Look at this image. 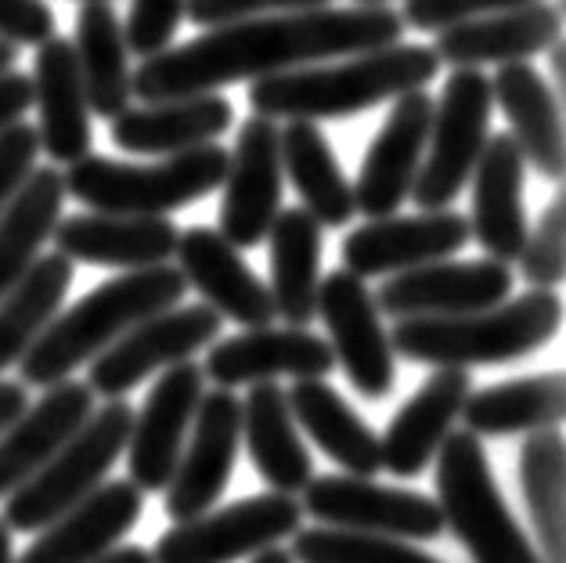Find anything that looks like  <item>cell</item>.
Returning <instances> with one entry per match:
<instances>
[{"instance_id":"obj_13","label":"cell","mask_w":566,"mask_h":563,"mask_svg":"<svg viewBox=\"0 0 566 563\" xmlns=\"http://www.w3.org/2000/svg\"><path fill=\"white\" fill-rule=\"evenodd\" d=\"M242 448V402L224 387L202 390L188 441L167 484V517L174 524L210 513L224 496Z\"/></svg>"},{"instance_id":"obj_4","label":"cell","mask_w":566,"mask_h":563,"mask_svg":"<svg viewBox=\"0 0 566 563\" xmlns=\"http://www.w3.org/2000/svg\"><path fill=\"white\" fill-rule=\"evenodd\" d=\"M563 325L556 290H531L488 311L451 319H397L390 347L400 358L433 368L505 365L542 351Z\"/></svg>"},{"instance_id":"obj_52","label":"cell","mask_w":566,"mask_h":563,"mask_svg":"<svg viewBox=\"0 0 566 563\" xmlns=\"http://www.w3.org/2000/svg\"><path fill=\"white\" fill-rule=\"evenodd\" d=\"M0 563H15V553H11V528L0 520Z\"/></svg>"},{"instance_id":"obj_7","label":"cell","mask_w":566,"mask_h":563,"mask_svg":"<svg viewBox=\"0 0 566 563\" xmlns=\"http://www.w3.org/2000/svg\"><path fill=\"white\" fill-rule=\"evenodd\" d=\"M134 408L113 397L105 408H94L91 419L80 427L40 470L8 496L4 524L11 534H36L48 528L54 517L84 502L98 484H105L108 470L127 451Z\"/></svg>"},{"instance_id":"obj_8","label":"cell","mask_w":566,"mask_h":563,"mask_svg":"<svg viewBox=\"0 0 566 563\" xmlns=\"http://www.w3.org/2000/svg\"><path fill=\"white\" fill-rule=\"evenodd\" d=\"M491 80L480 69H454L440 87L433 102L430 134H426V153L419 163L411 202L419 210H448L459 199L476 170V159L488 145L491 131Z\"/></svg>"},{"instance_id":"obj_49","label":"cell","mask_w":566,"mask_h":563,"mask_svg":"<svg viewBox=\"0 0 566 563\" xmlns=\"http://www.w3.org/2000/svg\"><path fill=\"white\" fill-rule=\"evenodd\" d=\"M94 563H156V560H151V553H148V549H142V545H116V549H108V553L98 556Z\"/></svg>"},{"instance_id":"obj_38","label":"cell","mask_w":566,"mask_h":563,"mask_svg":"<svg viewBox=\"0 0 566 563\" xmlns=\"http://www.w3.org/2000/svg\"><path fill=\"white\" fill-rule=\"evenodd\" d=\"M520 484L542 545L537 553L545 563H566V445L559 430L527 434L520 451Z\"/></svg>"},{"instance_id":"obj_47","label":"cell","mask_w":566,"mask_h":563,"mask_svg":"<svg viewBox=\"0 0 566 563\" xmlns=\"http://www.w3.org/2000/svg\"><path fill=\"white\" fill-rule=\"evenodd\" d=\"M25 405H30V397H25V383L0 379V434L22 416Z\"/></svg>"},{"instance_id":"obj_17","label":"cell","mask_w":566,"mask_h":563,"mask_svg":"<svg viewBox=\"0 0 566 563\" xmlns=\"http://www.w3.org/2000/svg\"><path fill=\"white\" fill-rule=\"evenodd\" d=\"M469 217L459 210H422L416 217H376L361 228H354L343 239V268L357 279H382V274L411 271L433 260H448L465 250Z\"/></svg>"},{"instance_id":"obj_24","label":"cell","mask_w":566,"mask_h":563,"mask_svg":"<svg viewBox=\"0 0 566 563\" xmlns=\"http://www.w3.org/2000/svg\"><path fill=\"white\" fill-rule=\"evenodd\" d=\"M473 213H469V236L483 253L502 264L520 260L527 242V206H523V181H527V159H523L513 134H494L476 159L473 170Z\"/></svg>"},{"instance_id":"obj_51","label":"cell","mask_w":566,"mask_h":563,"mask_svg":"<svg viewBox=\"0 0 566 563\" xmlns=\"http://www.w3.org/2000/svg\"><path fill=\"white\" fill-rule=\"evenodd\" d=\"M250 563H296V560H293V553H285L282 545H271V549H264V553L250 556Z\"/></svg>"},{"instance_id":"obj_30","label":"cell","mask_w":566,"mask_h":563,"mask_svg":"<svg viewBox=\"0 0 566 563\" xmlns=\"http://www.w3.org/2000/svg\"><path fill=\"white\" fill-rule=\"evenodd\" d=\"M242 445L264 484L282 496H300L314 477V459L303 445L300 427L289 411L285 387L274 379L253 383L242 402Z\"/></svg>"},{"instance_id":"obj_43","label":"cell","mask_w":566,"mask_h":563,"mask_svg":"<svg viewBox=\"0 0 566 563\" xmlns=\"http://www.w3.org/2000/svg\"><path fill=\"white\" fill-rule=\"evenodd\" d=\"M520 4H531V0H405L400 22L422 33H440L454 22L494 15V11H509Z\"/></svg>"},{"instance_id":"obj_23","label":"cell","mask_w":566,"mask_h":563,"mask_svg":"<svg viewBox=\"0 0 566 563\" xmlns=\"http://www.w3.org/2000/svg\"><path fill=\"white\" fill-rule=\"evenodd\" d=\"M54 250L76 264L94 268H156L170 264L177 250V228L170 217H137V213H76L54 225Z\"/></svg>"},{"instance_id":"obj_5","label":"cell","mask_w":566,"mask_h":563,"mask_svg":"<svg viewBox=\"0 0 566 563\" xmlns=\"http://www.w3.org/2000/svg\"><path fill=\"white\" fill-rule=\"evenodd\" d=\"M65 196L84 202L94 213H137V217H170L174 210L206 199L228 177V148L199 145L188 153H174L151 167L116 163L108 156L87 153L69 163Z\"/></svg>"},{"instance_id":"obj_42","label":"cell","mask_w":566,"mask_h":563,"mask_svg":"<svg viewBox=\"0 0 566 563\" xmlns=\"http://www.w3.org/2000/svg\"><path fill=\"white\" fill-rule=\"evenodd\" d=\"M333 0H185V15L199 30H217V25L260 19V15H282V11H314L328 8Z\"/></svg>"},{"instance_id":"obj_20","label":"cell","mask_w":566,"mask_h":563,"mask_svg":"<svg viewBox=\"0 0 566 563\" xmlns=\"http://www.w3.org/2000/svg\"><path fill=\"white\" fill-rule=\"evenodd\" d=\"M174 257L188 290H199V296L220 319L239 322L242 329H260L279 319L271 290L217 228H185L177 236Z\"/></svg>"},{"instance_id":"obj_50","label":"cell","mask_w":566,"mask_h":563,"mask_svg":"<svg viewBox=\"0 0 566 563\" xmlns=\"http://www.w3.org/2000/svg\"><path fill=\"white\" fill-rule=\"evenodd\" d=\"M15 62H19V44H11V40L0 37V76L11 73V69H15Z\"/></svg>"},{"instance_id":"obj_25","label":"cell","mask_w":566,"mask_h":563,"mask_svg":"<svg viewBox=\"0 0 566 563\" xmlns=\"http://www.w3.org/2000/svg\"><path fill=\"white\" fill-rule=\"evenodd\" d=\"M473 394V376L469 368H437L422 387L408 397L390 427L379 437L382 470L400 480L419 477L444 445L462 416L465 397Z\"/></svg>"},{"instance_id":"obj_26","label":"cell","mask_w":566,"mask_h":563,"mask_svg":"<svg viewBox=\"0 0 566 563\" xmlns=\"http://www.w3.org/2000/svg\"><path fill=\"white\" fill-rule=\"evenodd\" d=\"M33 108H36V134L40 148L54 163H76L91 153L94 131H91V105L84 80H80L73 40L48 37L36 44L33 65Z\"/></svg>"},{"instance_id":"obj_14","label":"cell","mask_w":566,"mask_h":563,"mask_svg":"<svg viewBox=\"0 0 566 563\" xmlns=\"http://www.w3.org/2000/svg\"><path fill=\"white\" fill-rule=\"evenodd\" d=\"M513 293V268L502 260H433V264L390 274L376 307L390 319H451L502 304Z\"/></svg>"},{"instance_id":"obj_19","label":"cell","mask_w":566,"mask_h":563,"mask_svg":"<svg viewBox=\"0 0 566 563\" xmlns=\"http://www.w3.org/2000/svg\"><path fill=\"white\" fill-rule=\"evenodd\" d=\"M336 368V354L325 336H314L311 329H245L239 336L213 340L206 351L202 376L217 387H242V383H268V379H325Z\"/></svg>"},{"instance_id":"obj_27","label":"cell","mask_w":566,"mask_h":563,"mask_svg":"<svg viewBox=\"0 0 566 563\" xmlns=\"http://www.w3.org/2000/svg\"><path fill=\"white\" fill-rule=\"evenodd\" d=\"M234 123V108L220 91L181 94L167 102H142L137 108H123L116 119H108L113 145L123 153L142 156H174L188 148L210 145L220 134H228Z\"/></svg>"},{"instance_id":"obj_39","label":"cell","mask_w":566,"mask_h":563,"mask_svg":"<svg viewBox=\"0 0 566 563\" xmlns=\"http://www.w3.org/2000/svg\"><path fill=\"white\" fill-rule=\"evenodd\" d=\"M289 553H293L296 563H444L405 539L339 531V528H311V531L300 528L293 534V549Z\"/></svg>"},{"instance_id":"obj_18","label":"cell","mask_w":566,"mask_h":563,"mask_svg":"<svg viewBox=\"0 0 566 563\" xmlns=\"http://www.w3.org/2000/svg\"><path fill=\"white\" fill-rule=\"evenodd\" d=\"M430 119H433V98L426 87L394 98L390 116L382 119L379 134L371 137L354 181V206L368 221L390 217L408 202L426 153Z\"/></svg>"},{"instance_id":"obj_9","label":"cell","mask_w":566,"mask_h":563,"mask_svg":"<svg viewBox=\"0 0 566 563\" xmlns=\"http://www.w3.org/2000/svg\"><path fill=\"white\" fill-rule=\"evenodd\" d=\"M303 524V505L293 496L268 491V496L239 499L228 510L202 513L185 524H174L151 549L156 563H234L250 560L264 549L293 539Z\"/></svg>"},{"instance_id":"obj_48","label":"cell","mask_w":566,"mask_h":563,"mask_svg":"<svg viewBox=\"0 0 566 563\" xmlns=\"http://www.w3.org/2000/svg\"><path fill=\"white\" fill-rule=\"evenodd\" d=\"M548 73H552V80H548V87H552V94L563 102L566 98V48H563V37L552 44L548 51Z\"/></svg>"},{"instance_id":"obj_33","label":"cell","mask_w":566,"mask_h":563,"mask_svg":"<svg viewBox=\"0 0 566 563\" xmlns=\"http://www.w3.org/2000/svg\"><path fill=\"white\" fill-rule=\"evenodd\" d=\"M282 174L300 191L303 210L322 228H343L354 221V185L343 174L339 159L322 127L311 119H285L279 127Z\"/></svg>"},{"instance_id":"obj_36","label":"cell","mask_w":566,"mask_h":563,"mask_svg":"<svg viewBox=\"0 0 566 563\" xmlns=\"http://www.w3.org/2000/svg\"><path fill=\"white\" fill-rule=\"evenodd\" d=\"M65 177L54 167H33L19 188V196L0 210V296L15 290L19 279L33 268V260L62 221Z\"/></svg>"},{"instance_id":"obj_15","label":"cell","mask_w":566,"mask_h":563,"mask_svg":"<svg viewBox=\"0 0 566 563\" xmlns=\"http://www.w3.org/2000/svg\"><path fill=\"white\" fill-rule=\"evenodd\" d=\"M282 153L279 123L268 116H250L239 127L234 148L228 153L224 202H220V236L234 250H250L268 239L271 221L282 210Z\"/></svg>"},{"instance_id":"obj_1","label":"cell","mask_w":566,"mask_h":563,"mask_svg":"<svg viewBox=\"0 0 566 563\" xmlns=\"http://www.w3.org/2000/svg\"><path fill=\"white\" fill-rule=\"evenodd\" d=\"M405 33L400 11L390 4H350L282 11V15L242 19L206 30L181 48L145 59L130 76L142 102H167L181 94H202L242 80H264L285 69L347 59V54L397 44Z\"/></svg>"},{"instance_id":"obj_45","label":"cell","mask_w":566,"mask_h":563,"mask_svg":"<svg viewBox=\"0 0 566 563\" xmlns=\"http://www.w3.org/2000/svg\"><path fill=\"white\" fill-rule=\"evenodd\" d=\"M0 37L11 44H44L54 37V11L44 0H0Z\"/></svg>"},{"instance_id":"obj_21","label":"cell","mask_w":566,"mask_h":563,"mask_svg":"<svg viewBox=\"0 0 566 563\" xmlns=\"http://www.w3.org/2000/svg\"><path fill=\"white\" fill-rule=\"evenodd\" d=\"M563 11L556 0H531V4L494 11V15L454 22L437 33V59L454 69L531 62L545 54L563 37Z\"/></svg>"},{"instance_id":"obj_3","label":"cell","mask_w":566,"mask_h":563,"mask_svg":"<svg viewBox=\"0 0 566 563\" xmlns=\"http://www.w3.org/2000/svg\"><path fill=\"white\" fill-rule=\"evenodd\" d=\"M185 293L188 282L174 264L123 271L119 279L94 285L84 300L54 314L44 333L33 340V347L22 354V383L48 390L54 383L69 379L76 368L98 358L105 347H113L137 322L177 307Z\"/></svg>"},{"instance_id":"obj_44","label":"cell","mask_w":566,"mask_h":563,"mask_svg":"<svg viewBox=\"0 0 566 563\" xmlns=\"http://www.w3.org/2000/svg\"><path fill=\"white\" fill-rule=\"evenodd\" d=\"M40 156V134L33 123L15 119L0 131V210L19 196L25 177L33 174Z\"/></svg>"},{"instance_id":"obj_12","label":"cell","mask_w":566,"mask_h":563,"mask_svg":"<svg viewBox=\"0 0 566 563\" xmlns=\"http://www.w3.org/2000/svg\"><path fill=\"white\" fill-rule=\"evenodd\" d=\"M317 319L328 329L336 368H343L350 387L368 402H382L394 390L397 354L365 279H357L347 268L325 274L317 282Z\"/></svg>"},{"instance_id":"obj_32","label":"cell","mask_w":566,"mask_h":563,"mask_svg":"<svg viewBox=\"0 0 566 563\" xmlns=\"http://www.w3.org/2000/svg\"><path fill=\"white\" fill-rule=\"evenodd\" d=\"M285 397L296 427L311 437L317 451H325L336 466H343V473L376 477L382 470L379 437L325 379H296Z\"/></svg>"},{"instance_id":"obj_40","label":"cell","mask_w":566,"mask_h":563,"mask_svg":"<svg viewBox=\"0 0 566 563\" xmlns=\"http://www.w3.org/2000/svg\"><path fill=\"white\" fill-rule=\"evenodd\" d=\"M520 271L534 290H556L566 274V199L563 185L552 191L548 206L537 217L534 231L520 250Z\"/></svg>"},{"instance_id":"obj_41","label":"cell","mask_w":566,"mask_h":563,"mask_svg":"<svg viewBox=\"0 0 566 563\" xmlns=\"http://www.w3.org/2000/svg\"><path fill=\"white\" fill-rule=\"evenodd\" d=\"M185 19V0H130V15L123 25L127 51L137 59H156L177 37V25Z\"/></svg>"},{"instance_id":"obj_54","label":"cell","mask_w":566,"mask_h":563,"mask_svg":"<svg viewBox=\"0 0 566 563\" xmlns=\"http://www.w3.org/2000/svg\"><path fill=\"white\" fill-rule=\"evenodd\" d=\"M84 4H91V0H84Z\"/></svg>"},{"instance_id":"obj_29","label":"cell","mask_w":566,"mask_h":563,"mask_svg":"<svg viewBox=\"0 0 566 563\" xmlns=\"http://www.w3.org/2000/svg\"><path fill=\"white\" fill-rule=\"evenodd\" d=\"M491 94L513 123V142L520 145L523 159L534 174L559 188L566 174V123L563 102L552 94L545 76L531 62H509L494 73Z\"/></svg>"},{"instance_id":"obj_6","label":"cell","mask_w":566,"mask_h":563,"mask_svg":"<svg viewBox=\"0 0 566 563\" xmlns=\"http://www.w3.org/2000/svg\"><path fill=\"white\" fill-rule=\"evenodd\" d=\"M437 462V505L444 528L459 534L473 563H545L537 545L509 513L491 473L488 451L473 430L448 434L433 456Z\"/></svg>"},{"instance_id":"obj_53","label":"cell","mask_w":566,"mask_h":563,"mask_svg":"<svg viewBox=\"0 0 566 563\" xmlns=\"http://www.w3.org/2000/svg\"><path fill=\"white\" fill-rule=\"evenodd\" d=\"M354 4H390V0H354Z\"/></svg>"},{"instance_id":"obj_2","label":"cell","mask_w":566,"mask_h":563,"mask_svg":"<svg viewBox=\"0 0 566 563\" xmlns=\"http://www.w3.org/2000/svg\"><path fill=\"white\" fill-rule=\"evenodd\" d=\"M440 62L433 48L386 44L376 51L347 54L343 62H314L253 80L250 105L268 119H347L394 102L408 91H422L437 80Z\"/></svg>"},{"instance_id":"obj_31","label":"cell","mask_w":566,"mask_h":563,"mask_svg":"<svg viewBox=\"0 0 566 563\" xmlns=\"http://www.w3.org/2000/svg\"><path fill=\"white\" fill-rule=\"evenodd\" d=\"M271 246V300L285 325L307 329L317 319V282H322V225L303 210L285 206L268 228Z\"/></svg>"},{"instance_id":"obj_34","label":"cell","mask_w":566,"mask_h":563,"mask_svg":"<svg viewBox=\"0 0 566 563\" xmlns=\"http://www.w3.org/2000/svg\"><path fill=\"white\" fill-rule=\"evenodd\" d=\"M566 416V379L563 373H542L494 383L488 390L465 397L462 423L476 437H516L537 430H559Z\"/></svg>"},{"instance_id":"obj_10","label":"cell","mask_w":566,"mask_h":563,"mask_svg":"<svg viewBox=\"0 0 566 563\" xmlns=\"http://www.w3.org/2000/svg\"><path fill=\"white\" fill-rule=\"evenodd\" d=\"M224 319L210 304L196 307H167L151 319L127 329L113 347H105L87 365V387L102 397H123L142 387L148 376L163 373L170 365L191 362L202 347L220 336Z\"/></svg>"},{"instance_id":"obj_22","label":"cell","mask_w":566,"mask_h":563,"mask_svg":"<svg viewBox=\"0 0 566 563\" xmlns=\"http://www.w3.org/2000/svg\"><path fill=\"white\" fill-rule=\"evenodd\" d=\"M145 510V491L134 480H105L73 510L54 517L15 563H94L127 539Z\"/></svg>"},{"instance_id":"obj_16","label":"cell","mask_w":566,"mask_h":563,"mask_svg":"<svg viewBox=\"0 0 566 563\" xmlns=\"http://www.w3.org/2000/svg\"><path fill=\"white\" fill-rule=\"evenodd\" d=\"M202 390L206 376L196 362L170 365L163 368L156 387L148 390L142 411H134L127 437V480H134L145 496L148 491H167L188 441L191 419H196V408L202 402Z\"/></svg>"},{"instance_id":"obj_11","label":"cell","mask_w":566,"mask_h":563,"mask_svg":"<svg viewBox=\"0 0 566 563\" xmlns=\"http://www.w3.org/2000/svg\"><path fill=\"white\" fill-rule=\"evenodd\" d=\"M300 496L303 513H311L322 528L386 534L405 542H433L444 534V513L433 499L408 488L376 484L371 477H311Z\"/></svg>"},{"instance_id":"obj_28","label":"cell","mask_w":566,"mask_h":563,"mask_svg":"<svg viewBox=\"0 0 566 563\" xmlns=\"http://www.w3.org/2000/svg\"><path fill=\"white\" fill-rule=\"evenodd\" d=\"M94 394L87 383L62 379L48 387L36 405H25L22 416L0 434V499L22 488L94 411Z\"/></svg>"},{"instance_id":"obj_35","label":"cell","mask_w":566,"mask_h":563,"mask_svg":"<svg viewBox=\"0 0 566 563\" xmlns=\"http://www.w3.org/2000/svg\"><path fill=\"white\" fill-rule=\"evenodd\" d=\"M76 65L84 80L91 116L116 119L123 108H130V51L123 40V22L108 0H91L76 11Z\"/></svg>"},{"instance_id":"obj_37","label":"cell","mask_w":566,"mask_h":563,"mask_svg":"<svg viewBox=\"0 0 566 563\" xmlns=\"http://www.w3.org/2000/svg\"><path fill=\"white\" fill-rule=\"evenodd\" d=\"M69 285H73V260L54 250L36 257L15 290L0 296V373L22 362V354L59 314Z\"/></svg>"},{"instance_id":"obj_46","label":"cell","mask_w":566,"mask_h":563,"mask_svg":"<svg viewBox=\"0 0 566 563\" xmlns=\"http://www.w3.org/2000/svg\"><path fill=\"white\" fill-rule=\"evenodd\" d=\"M33 108V80L25 73H4L0 76V131L11 127Z\"/></svg>"}]
</instances>
